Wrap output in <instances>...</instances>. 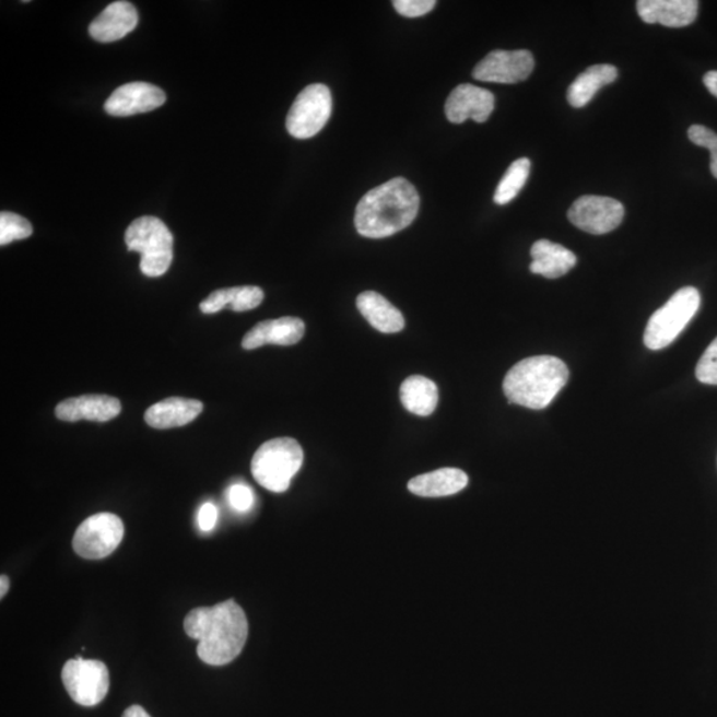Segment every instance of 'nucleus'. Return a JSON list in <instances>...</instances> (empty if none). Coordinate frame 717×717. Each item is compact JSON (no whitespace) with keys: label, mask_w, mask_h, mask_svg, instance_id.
<instances>
[{"label":"nucleus","mask_w":717,"mask_h":717,"mask_svg":"<svg viewBox=\"0 0 717 717\" xmlns=\"http://www.w3.org/2000/svg\"><path fill=\"white\" fill-rule=\"evenodd\" d=\"M184 630L189 638L199 640L197 654L203 663L225 666L243 653L249 623L243 608L228 599L212 608L191 610L185 616Z\"/></svg>","instance_id":"nucleus-1"},{"label":"nucleus","mask_w":717,"mask_h":717,"mask_svg":"<svg viewBox=\"0 0 717 717\" xmlns=\"http://www.w3.org/2000/svg\"><path fill=\"white\" fill-rule=\"evenodd\" d=\"M419 209L420 196L415 187L405 178L389 179L358 201L356 231L366 238L391 237L415 221Z\"/></svg>","instance_id":"nucleus-2"},{"label":"nucleus","mask_w":717,"mask_h":717,"mask_svg":"<svg viewBox=\"0 0 717 717\" xmlns=\"http://www.w3.org/2000/svg\"><path fill=\"white\" fill-rule=\"evenodd\" d=\"M567 380L568 368L561 358L531 356L510 368L503 388L509 403L540 411L552 403Z\"/></svg>","instance_id":"nucleus-3"},{"label":"nucleus","mask_w":717,"mask_h":717,"mask_svg":"<svg viewBox=\"0 0 717 717\" xmlns=\"http://www.w3.org/2000/svg\"><path fill=\"white\" fill-rule=\"evenodd\" d=\"M303 459V449L294 438H274L258 448L251 460V473L265 490L283 493L299 472Z\"/></svg>","instance_id":"nucleus-4"},{"label":"nucleus","mask_w":717,"mask_h":717,"mask_svg":"<svg viewBox=\"0 0 717 717\" xmlns=\"http://www.w3.org/2000/svg\"><path fill=\"white\" fill-rule=\"evenodd\" d=\"M129 251L141 255V273L156 278L164 275L173 262L175 238L163 221L151 215L134 220L126 232Z\"/></svg>","instance_id":"nucleus-5"},{"label":"nucleus","mask_w":717,"mask_h":717,"mask_svg":"<svg viewBox=\"0 0 717 717\" xmlns=\"http://www.w3.org/2000/svg\"><path fill=\"white\" fill-rule=\"evenodd\" d=\"M701 293L695 287H683L666 305L653 314L645 331L647 349L669 348L701 308Z\"/></svg>","instance_id":"nucleus-6"},{"label":"nucleus","mask_w":717,"mask_h":717,"mask_svg":"<svg viewBox=\"0 0 717 717\" xmlns=\"http://www.w3.org/2000/svg\"><path fill=\"white\" fill-rule=\"evenodd\" d=\"M332 113L329 86L312 84L301 92L289 110L286 128L295 139H312L325 128Z\"/></svg>","instance_id":"nucleus-7"},{"label":"nucleus","mask_w":717,"mask_h":717,"mask_svg":"<svg viewBox=\"0 0 717 717\" xmlns=\"http://www.w3.org/2000/svg\"><path fill=\"white\" fill-rule=\"evenodd\" d=\"M61 680L72 701L84 707L97 706L109 691L107 666L101 660H86L80 655L67 661Z\"/></svg>","instance_id":"nucleus-8"},{"label":"nucleus","mask_w":717,"mask_h":717,"mask_svg":"<svg viewBox=\"0 0 717 717\" xmlns=\"http://www.w3.org/2000/svg\"><path fill=\"white\" fill-rule=\"evenodd\" d=\"M124 538V524L113 513H98L85 519L73 536L72 546L80 557L103 560L119 548Z\"/></svg>","instance_id":"nucleus-9"},{"label":"nucleus","mask_w":717,"mask_h":717,"mask_svg":"<svg viewBox=\"0 0 717 717\" xmlns=\"http://www.w3.org/2000/svg\"><path fill=\"white\" fill-rule=\"evenodd\" d=\"M567 219L580 231L602 236L622 224L624 208L610 197L583 196L568 209Z\"/></svg>","instance_id":"nucleus-10"},{"label":"nucleus","mask_w":717,"mask_h":717,"mask_svg":"<svg viewBox=\"0 0 717 717\" xmlns=\"http://www.w3.org/2000/svg\"><path fill=\"white\" fill-rule=\"evenodd\" d=\"M533 70L534 58L528 49H496L474 67L473 78L486 83L516 84L527 80Z\"/></svg>","instance_id":"nucleus-11"},{"label":"nucleus","mask_w":717,"mask_h":717,"mask_svg":"<svg viewBox=\"0 0 717 717\" xmlns=\"http://www.w3.org/2000/svg\"><path fill=\"white\" fill-rule=\"evenodd\" d=\"M165 102V92L157 85L133 82L119 86L105 102L104 109L110 116L128 117L151 113Z\"/></svg>","instance_id":"nucleus-12"},{"label":"nucleus","mask_w":717,"mask_h":717,"mask_svg":"<svg viewBox=\"0 0 717 717\" xmlns=\"http://www.w3.org/2000/svg\"><path fill=\"white\" fill-rule=\"evenodd\" d=\"M494 102L492 92L472 84H461L445 103V115L454 124H462L468 119L485 122L493 113Z\"/></svg>","instance_id":"nucleus-13"},{"label":"nucleus","mask_w":717,"mask_h":717,"mask_svg":"<svg viewBox=\"0 0 717 717\" xmlns=\"http://www.w3.org/2000/svg\"><path fill=\"white\" fill-rule=\"evenodd\" d=\"M119 399L107 395H84V397L67 399L58 404L55 415L61 422L77 423L80 420L105 423L120 415Z\"/></svg>","instance_id":"nucleus-14"},{"label":"nucleus","mask_w":717,"mask_h":717,"mask_svg":"<svg viewBox=\"0 0 717 717\" xmlns=\"http://www.w3.org/2000/svg\"><path fill=\"white\" fill-rule=\"evenodd\" d=\"M305 321L295 317H283L261 321L246 333L243 340L245 350H256L266 344L293 345L305 337Z\"/></svg>","instance_id":"nucleus-15"},{"label":"nucleus","mask_w":717,"mask_h":717,"mask_svg":"<svg viewBox=\"0 0 717 717\" xmlns=\"http://www.w3.org/2000/svg\"><path fill=\"white\" fill-rule=\"evenodd\" d=\"M139 14L132 3L119 0L107 5L101 15L91 23L92 38L101 43H113L126 38L138 27Z\"/></svg>","instance_id":"nucleus-16"},{"label":"nucleus","mask_w":717,"mask_h":717,"mask_svg":"<svg viewBox=\"0 0 717 717\" xmlns=\"http://www.w3.org/2000/svg\"><path fill=\"white\" fill-rule=\"evenodd\" d=\"M636 10L645 23L679 28L695 22L698 2L696 0H639Z\"/></svg>","instance_id":"nucleus-17"},{"label":"nucleus","mask_w":717,"mask_h":717,"mask_svg":"<svg viewBox=\"0 0 717 717\" xmlns=\"http://www.w3.org/2000/svg\"><path fill=\"white\" fill-rule=\"evenodd\" d=\"M203 410L200 400L169 398L148 408L145 422L152 428L171 430L193 422Z\"/></svg>","instance_id":"nucleus-18"},{"label":"nucleus","mask_w":717,"mask_h":717,"mask_svg":"<svg viewBox=\"0 0 717 717\" xmlns=\"http://www.w3.org/2000/svg\"><path fill=\"white\" fill-rule=\"evenodd\" d=\"M530 255L533 258L530 265L531 273L540 274L548 280L564 277L577 265V257L573 251L548 239L537 240L531 246Z\"/></svg>","instance_id":"nucleus-19"},{"label":"nucleus","mask_w":717,"mask_h":717,"mask_svg":"<svg viewBox=\"0 0 717 717\" xmlns=\"http://www.w3.org/2000/svg\"><path fill=\"white\" fill-rule=\"evenodd\" d=\"M468 475L456 468L420 474L408 482V490L420 497H447L466 490Z\"/></svg>","instance_id":"nucleus-20"},{"label":"nucleus","mask_w":717,"mask_h":717,"mask_svg":"<svg viewBox=\"0 0 717 717\" xmlns=\"http://www.w3.org/2000/svg\"><path fill=\"white\" fill-rule=\"evenodd\" d=\"M356 306L368 324L383 333H397L404 329L403 314L379 293H362L357 296Z\"/></svg>","instance_id":"nucleus-21"},{"label":"nucleus","mask_w":717,"mask_h":717,"mask_svg":"<svg viewBox=\"0 0 717 717\" xmlns=\"http://www.w3.org/2000/svg\"><path fill=\"white\" fill-rule=\"evenodd\" d=\"M263 298V290L258 286L221 289L201 302L200 310L203 314H215L224 308L236 313L250 312L261 305Z\"/></svg>","instance_id":"nucleus-22"},{"label":"nucleus","mask_w":717,"mask_h":717,"mask_svg":"<svg viewBox=\"0 0 717 717\" xmlns=\"http://www.w3.org/2000/svg\"><path fill=\"white\" fill-rule=\"evenodd\" d=\"M618 78V70L614 66L598 64L587 68V70L574 80L567 90V102L573 108H584L585 105L592 101L597 92L604 85L614 83Z\"/></svg>","instance_id":"nucleus-23"},{"label":"nucleus","mask_w":717,"mask_h":717,"mask_svg":"<svg viewBox=\"0 0 717 717\" xmlns=\"http://www.w3.org/2000/svg\"><path fill=\"white\" fill-rule=\"evenodd\" d=\"M400 400L408 412L430 416L438 403L437 386L424 376H410L400 387Z\"/></svg>","instance_id":"nucleus-24"},{"label":"nucleus","mask_w":717,"mask_h":717,"mask_svg":"<svg viewBox=\"0 0 717 717\" xmlns=\"http://www.w3.org/2000/svg\"><path fill=\"white\" fill-rule=\"evenodd\" d=\"M530 166V160L527 157L518 158L509 166L494 193V202L497 205H506L516 199L528 181Z\"/></svg>","instance_id":"nucleus-25"},{"label":"nucleus","mask_w":717,"mask_h":717,"mask_svg":"<svg viewBox=\"0 0 717 717\" xmlns=\"http://www.w3.org/2000/svg\"><path fill=\"white\" fill-rule=\"evenodd\" d=\"M33 234V225L22 215L2 212L0 213V245L5 246L14 240L26 239Z\"/></svg>","instance_id":"nucleus-26"},{"label":"nucleus","mask_w":717,"mask_h":717,"mask_svg":"<svg viewBox=\"0 0 717 717\" xmlns=\"http://www.w3.org/2000/svg\"><path fill=\"white\" fill-rule=\"evenodd\" d=\"M689 139L697 146L707 148L710 153V172L717 178V134L704 126H692Z\"/></svg>","instance_id":"nucleus-27"},{"label":"nucleus","mask_w":717,"mask_h":717,"mask_svg":"<svg viewBox=\"0 0 717 717\" xmlns=\"http://www.w3.org/2000/svg\"><path fill=\"white\" fill-rule=\"evenodd\" d=\"M696 378L703 385L717 386V338L698 361Z\"/></svg>","instance_id":"nucleus-28"},{"label":"nucleus","mask_w":717,"mask_h":717,"mask_svg":"<svg viewBox=\"0 0 717 717\" xmlns=\"http://www.w3.org/2000/svg\"><path fill=\"white\" fill-rule=\"evenodd\" d=\"M227 501L234 510L244 513L252 508L255 492L245 484H234L227 490Z\"/></svg>","instance_id":"nucleus-29"},{"label":"nucleus","mask_w":717,"mask_h":717,"mask_svg":"<svg viewBox=\"0 0 717 717\" xmlns=\"http://www.w3.org/2000/svg\"><path fill=\"white\" fill-rule=\"evenodd\" d=\"M395 10L405 17H419L435 9V0H395Z\"/></svg>","instance_id":"nucleus-30"},{"label":"nucleus","mask_w":717,"mask_h":717,"mask_svg":"<svg viewBox=\"0 0 717 717\" xmlns=\"http://www.w3.org/2000/svg\"><path fill=\"white\" fill-rule=\"evenodd\" d=\"M197 519H199V527L202 531L213 530L219 521L218 506L212 503L203 504Z\"/></svg>","instance_id":"nucleus-31"},{"label":"nucleus","mask_w":717,"mask_h":717,"mask_svg":"<svg viewBox=\"0 0 717 717\" xmlns=\"http://www.w3.org/2000/svg\"><path fill=\"white\" fill-rule=\"evenodd\" d=\"M704 85L707 86L710 95L717 97V71H709L703 79Z\"/></svg>","instance_id":"nucleus-32"},{"label":"nucleus","mask_w":717,"mask_h":717,"mask_svg":"<svg viewBox=\"0 0 717 717\" xmlns=\"http://www.w3.org/2000/svg\"><path fill=\"white\" fill-rule=\"evenodd\" d=\"M122 717H151L150 714L146 713V710L140 706H132L129 707L126 713H124Z\"/></svg>","instance_id":"nucleus-33"},{"label":"nucleus","mask_w":717,"mask_h":717,"mask_svg":"<svg viewBox=\"0 0 717 717\" xmlns=\"http://www.w3.org/2000/svg\"><path fill=\"white\" fill-rule=\"evenodd\" d=\"M10 589V579L8 576L0 577V598H4Z\"/></svg>","instance_id":"nucleus-34"}]
</instances>
